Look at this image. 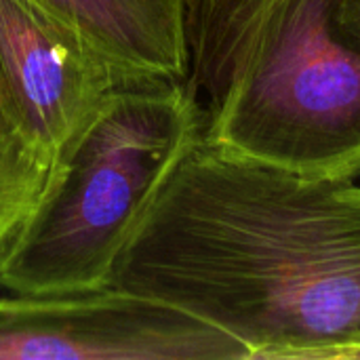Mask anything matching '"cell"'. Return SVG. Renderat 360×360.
I'll return each mask as SVG.
<instances>
[{
  "label": "cell",
  "instance_id": "obj_7",
  "mask_svg": "<svg viewBox=\"0 0 360 360\" xmlns=\"http://www.w3.org/2000/svg\"><path fill=\"white\" fill-rule=\"evenodd\" d=\"M289 0H190L188 82L213 101L257 46Z\"/></svg>",
  "mask_w": 360,
  "mask_h": 360
},
{
  "label": "cell",
  "instance_id": "obj_1",
  "mask_svg": "<svg viewBox=\"0 0 360 360\" xmlns=\"http://www.w3.org/2000/svg\"><path fill=\"white\" fill-rule=\"evenodd\" d=\"M110 285L211 329L230 360H340L360 342V181L184 148Z\"/></svg>",
  "mask_w": 360,
  "mask_h": 360
},
{
  "label": "cell",
  "instance_id": "obj_8",
  "mask_svg": "<svg viewBox=\"0 0 360 360\" xmlns=\"http://www.w3.org/2000/svg\"><path fill=\"white\" fill-rule=\"evenodd\" d=\"M57 162L0 74V255L44 198Z\"/></svg>",
  "mask_w": 360,
  "mask_h": 360
},
{
  "label": "cell",
  "instance_id": "obj_2",
  "mask_svg": "<svg viewBox=\"0 0 360 360\" xmlns=\"http://www.w3.org/2000/svg\"><path fill=\"white\" fill-rule=\"evenodd\" d=\"M205 118L188 78L141 76L116 89L4 247L0 289L108 287L120 249Z\"/></svg>",
  "mask_w": 360,
  "mask_h": 360
},
{
  "label": "cell",
  "instance_id": "obj_9",
  "mask_svg": "<svg viewBox=\"0 0 360 360\" xmlns=\"http://www.w3.org/2000/svg\"><path fill=\"white\" fill-rule=\"evenodd\" d=\"M340 360H360V342L359 344H352V346H348V348L342 352Z\"/></svg>",
  "mask_w": 360,
  "mask_h": 360
},
{
  "label": "cell",
  "instance_id": "obj_3",
  "mask_svg": "<svg viewBox=\"0 0 360 360\" xmlns=\"http://www.w3.org/2000/svg\"><path fill=\"white\" fill-rule=\"evenodd\" d=\"M205 114V135L232 152L360 179V0H289Z\"/></svg>",
  "mask_w": 360,
  "mask_h": 360
},
{
  "label": "cell",
  "instance_id": "obj_4",
  "mask_svg": "<svg viewBox=\"0 0 360 360\" xmlns=\"http://www.w3.org/2000/svg\"><path fill=\"white\" fill-rule=\"evenodd\" d=\"M230 360L188 314L114 285L0 297V360Z\"/></svg>",
  "mask_w": 360,
  "mask_h": 360
},
{
  "label": "cell",
  "instance_id": "obj_5",
  "mask_svg": "<svg viewBox=\"0 0 360 360\" xmlns=\"http://www.w3.org/2000/svg\"><path fill=\"white\" fill-rule=\"evenodd\" d=\"M0 74L57 169L108 97L143 76L116 65L36 0H0Z\"/></svg>",
  "mask_w": 360,
  "mask_h": 360
},
{
  "label": "cell",
  "instance_id": "obj_6",
  "mask_svg": "<svg viewBox=\"0 0 360 360\" xmlns=\"http://www.w3.org/2000/svg\"><path fill=\"white\" fill-rule=\"evenodd\" d=\"M116 65L188 78L190 0H36Z\"/></svg>",
  "mask_w": 360,
  "mask_h": 360
}]
</instances>
